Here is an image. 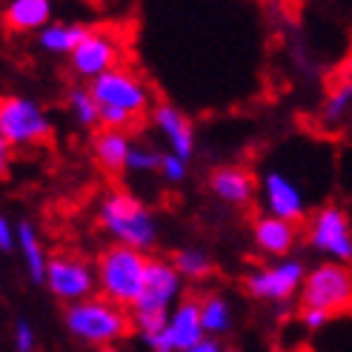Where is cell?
<instances>
[{"label": "cell", "instance_id": "f546056e", "mask_svg": "<svg viewBox=\"0 0 352 352\" xmlns=\"http://www.w3.org/2000/svg\"><path fill=\"white\" fill-rule=\"evenodd\" d=\"M184 352H226L223 346H221V341L218 338H204V341H198L195 346H189V349H184Z\"/></svg>", "mask_w": 352, "mask_h": 352}, {"label": "cell", "instance_id": "d4e9b609", "mask_svg": "<svg viewBox=\"0 0 352 352\" xmlns=\"http://www.w3.org/2000/svg\"><path fill=\"white\" fill-rule=\"evenodd\" d=\"M161 166H164V152H157L155 146H146V144H138L132 149V155H129L126 172H138V175L157 172V175H161Z\"/></svg>", "mask_w": 352, "mask_h": 352}, {"label": "cell", "instance_id": "cb8c5ba5", "mask_svg": "<svg viewBox=\"0 0 352 352\" xmlns=\"http://www.w3.org/2000/svg\"><path fill=\"white\" fill-rule=\"evenodd\" d=\"M69 112H72V118L78 120V126H83V129L98 126L100 123V107H98V100L92 98L89 86H78V89L69 92Z\"/></svg>", "mask_w": 352, "mask_h": 352}, {"label": "cell", "instance_id": "8992f818", "mask_svg": "<svg viewBox=\"0 0 352 352\" xmlns=\"http://www.w3.org/2000/svg\"><path fill=\"white\" fill-rule=\"evenodd\" d=\"M307 267L298 258H280L272 263L255 267L252 272H246L243 287L255 301H267V304H284L292 301L295 295H301V287L307 280Z\"/></svg>", "mask_w": 352, "mask_h": 352}, {"label": "cell", "instance_id": "7c38bea8", "mask_svg": "<svg viewBox=\"0 0 352 352\" xmlns=\"http://www.w3.org/2000/svg\"><path fill=\"white\" fill-rule=\"evenodd\" d=\"M184 275L175 270V263L166 258H149L146 263V280L144 292L135 309H152V312H172L184 301Z\"/></svg>", "mask_w": 352, "mask_h": 352}, {"label": "cell", "instance_id": "7a4b0ae2", "mask_svg": "<svg viewBox=\"0 0 352 352\" xmlns=\"http://www.w3.org/2000/svg\"><path fill=\"white\" fill-rule=\"evenodd\" d=\"M146 263H149L146 252L109 243L95 261L98 292L123 309H135V304L140 301V292H144Z\"/></svg>", "mask_w": 352, "mask_h": 352}, {"label": "cell", "instance_id": "484cf974", "mask_svg": "<svg viewBox=\"0 0 352 352\" xmlns=\"http://www.w3.org/2000/svg\"><path fill=\"white\" fill-rule=\"evenodd\" d=\"M186 172H189V164L184 161V157L172 155V152H164V166H161V178H164L166 184H184Z\"/></svg>", "mask_w": 352, "mask_h": 352}, {"label": "cell", "instance_id": "f1b7e54d", "mask_svg": "<svg viewBox=\"0 0 352 352\" xmlns=\"http://www.w3.org/2000/svg\"><path fill=\"white\" fill-rule=\"evenodd\" d=\"M17 246V226L0 212V252H12Z\"/></svg>", "mask_w": 352, "mask_h": 352}, {"label": "cell", "instance_id": "9a60e30c", "mask_svg": "<svg viewBox=\"0 0 352 352\" xmlns=\"http://www.w3.org/2000/svg\"><path fill=\"white\" fill-rule=\"evenodd\" d=\"M252 241L261 255L270 258H289L298 243V223H289L275 215H258L252 223Z\"/></svg>", "mask_w": 352, "mask_h": 352}, {"label": "cell", "instance_id": "4fadbf2b", "mask_svg": "<svg viewBox=\"0 0 352 352\" xmlns=\"http://www.w3.org/2000/svg\"><path fill=\"white\" fill-rule=\"evenodd\" d=\"M261 204H263V212L275 215V218H284L289 223H304L307 221V198H304V189L298 186L287 172L280 169H270L267 175L261 178Z\"/></svg>", "mask_w": 352, "mask_h": 352}, {"label": "cell", "instance_id": "d6986e66", "mask_svg": "<svg viewBox=\"0 0 352 352\" xmlns=\"http://www.w3.org/2000/svg\"><path fill=\"white\" fill-rule=\"evenodd\" d=\"M17 252H21V258H23V270H26L32 284H46L49 258H46V250H43V241H41L38 230H34L29 221L17 223Z\"/></svg>", "mask_w": 352, "mask_h": 352}, {"label": "cell", "instance_id": "5b68a950", "mask_svg": "<svg viewBox=\"0 0 352 352\" xmlns=\"http://www.w3.org/2000/svg\"><path fill=\"white\" fill-rule=\"evenodd\" d=\"M52 135V120L34 98L6 95L0 98V138L9 149L38 146Z\"/></svg>", "mask_w": 352, "mask_h": 352}, {"label": "cell", "instance_id": "2e32d148", "mask_svg": "<svg viewBox=\"0 0 352 352\" xmlns=\"http://www.w3.org/2000/svg\"><path fill=\"white\" fill-rule=\"evenodd\" d=\"M209 192L230 206H246L255 198L258 184L252 178V172L243 166H218L209 175Z\"/></svg>", "mask_w": 352, "mask_h": 352}, {"label": "cell", "instance_id": "5bb4252c", "mask_svg": "<svg viewBox=\"0 0 352 352\" xmlns=\"http://www.w3.org/2000/svg\"><path fill=\"white\" fill-rule=\"evenodd\" d=\"M152 126L166 140V152L184 157L186 164L192 161V155H195V129H192V120L175 103H155Z\"/></svg>", "mask_w": 352, "mask_h": 352}, {"label": "cell", "instance_id": "8fae6325", "mask_svg": "<svg viewBox=\"0 0 352 352\" xmlns=\"http://www.w3.org/2000/svg\"><path fill=\"white\" fill-rule=\"evenodd\" d=\"M206 338L204 324H201V304L195 298H184V301L169 312L166 327L157 336L140 338L152 352H184Z\"/></svg>", "mask_w": 352, "mask_h": 352}, {"label": "cell", "instance_id": "d6a6232c", "mask_svg": "<svg viewBox=\"0 0 352 352\" xmlns=\"http://www.w3.org/2000/svg\"><path fill=\"white\" fill-rule=\"evenodd\" d=\"M226 352H235V349H226Z\"/></svg>", "mask_w": 352, "mask_h": 352}, {"label": "cell", "instance_id": "e0dca14e", "mask_svg": "<svg viewBox=\"0 0 352 352\" xmlns=\"http://www.w3.org/2000/svg\"><path fill=\"white\" fill-rule=\"evenodd\" d=\"M135 144L129 132H120V129H100L92 138V155L103 172L118 175V172H126L129 166V155H132Z\"/></svg>", "mask_w": 352, "mask_h": 352}, {"label": "cell", "instance_id": "ba28073f", "mask_svg": "<svg viewBox=\"0 0 352 352\" xmlns=\"http://www.w3.org/2000/svg\"><path fill=\"white\" fill-rule=\"evenodd\" d=\"M89 92L98 100V107L120 109V112H126L132 118H140L152 107L149 86L140 80V75H135L126 66H118V69H112V72L95 78L89 83Z\"/></svg>", "mask_w": 352, "mask_h": 352}, {"label": "cell", "instance_id": "9c48e42d", "mask_svg": "<svg viewBox=\"0 0 352 352\" xmlns=\"http://www.w3.org/2000/svg\"><path fill=\"white\" fill-rule=\"evenodd\" d=\"M46 289L66 307L89 301V298L98 295V272L80 255H55V258H49Z\"/></svg>", "mask_w": 352, "mask_h": 352}, {"label": "cell", "instance_id": "603a6c76", "mask_svg": "<svg viewBox=\"0 0 352 352\" xmlns=\"http://www.w3.org/2000/svg\"><path fill=\"white\" fill-rule=\"evenodd\" d=\"M349 115H352V78H344L332 86V92L327 95L324 107H321V118L329 126H338Z\"/></svg>", "mask_w": 352, "mask_h": 352}, {"label": "cell", "instance_id": "7402d4cb", "mask_svg": "<svg viewBox=\"0 0 352 352\" xmlns=\"http://www.w3.org/2000/svg\"><path fill=\"white\" fill-rule=\"evenodd\" d=\"M172 263H175V270L184 275V280H206L215 270L209 252L198 250V246H184V250H178L172 255Z\"/></svg>", "mask_w": 352, "mask_h": 352}, {"label": "cell", "instance_id": "30bf717a", "mask_svg": "<svg viewBox=\"0 0 352 352\" xmlns=\"http://www.w3.org/2000/svg\"><path fill=\"white\" fill-rule=\"evenodd\" d=\"M120 58H123V43L118 34H112L109 29H89L80 46L69 55V66H72V72L80 80L92 83L95 78L118 69Z\"/></svg>", "mask_w": 352, "mask_h": 352}, {"label": "cell", "instance_id": "ac0fdd59", "mask_svg": "<svg viewBox=\"0 0 352 352\" xmlns=\"http://www.w3.org/2000/svg\"><path fill=\"white\" fill-rule=\"evenodd\" d=\"M52 0H6L3 23L17 34L43 32L52 23Z\"/></svg>", "mask_w": 352, "mask_h": 352}, {"label": "cell", "instance_id": "4316f807", "mask_svg": "<svg viewBox=\"0 0 352 352\" xmlns=\"http://www.w3.org/2000/svg\"><path fill=\"white\" fill-rule=\"evenodd\" d=\"M12 338H14V352H34V344H38V336H34V329L26 318L14 324Z\"/></svg>", "mask_w": 352, "mask_h": 352}, {"label": "cell", "instance_id": "3957f363", "mask_svg": "<svg viewBox=\"0 0 352 352\" xmlns=\"http://www.w3.org/2000/svg\"><path fill=\"white\" fill-rule=\"evenodd\" d=\"M63 327L69 336L89 346H115L120 338L129 336L132 315L126 309L107 301L103 295H95L89 301L69 304L63 312Z\"/></svg>", "mask_w": 352, "mask_h": 352}, {"label": "cell", "instance_id": "6da1fadb", "mask_svg": "<svg viewBox=\"0 0 352 352\" xmlns=\"http://www.w3.org/2000/svg\"><path fill=\"white\" fill-rule=\"evenodd\" d=\"M98 223L112 243L146 252L157 243V218L138 195L126 189H112L98 204Z\"/></svg>", "mask_w": 352, "mask_h": 352}, {"label": "cell", "instance_id": "1f68e13d", "mask_svg": "<svg viewBox=\"0 0 352 352\" xmlns=\"http://www.w3.org/2000/svg\"><path fill=\"white\" fill-rule=\"evenodd\" d=\"M98 352H118V349H115V346H100Z\"/></svg>", "mask_w": 352, "mask_h": 352}, {"label": "cell", "instance_id": "277c9868", "mask_svg": "<svg viewBox=\"0 0 352 352\" xmlns=\"http://www.w3.org/2000/svg\"><path fill=\"white\" fill-rule=\"evenodd\" d=\"M301 307L321 309L336 318L338 312L352 309V270L349 263L321 261L307 272L301 287Z\"/></svg>", "mask_w": 352, "mask_h": 352}, {"label": "cell", "instance_id": "44dd1931", "mask_svg": "<svg viewBox=\"0 0 352 352\" xmlns=\"http://www.w3.org/2000/svg\"><path fill=\"white\" fill-rule=\"evenodd\" d=\"M198 304H201V324L209 338H221L232 329V318H235L232 304L226 301L223 295H218V292L204 295V298H198Z\"/></svg>", "mask_w": 352, "mask_h": 352}, {"label": "cell", "instance_id": "ffe728a7", "mask_svg": "<svg viewBox=\"0 0 352 352\" xmlns=\"http://www.w3.org/2000/svg\"><path fill=\"white\" fill-rule=\"evenodd\" d=\"M89 26L83 23H49L43 32H38V46L49 55H72L86 38Z\"/></svg>", "mask_w": 352, "mask_h": 352}, {"label": "cell", "instance_id": "83f0119b", "mask_svg": "<svg viewBox=\"0 0 352 352\" xmlns=\"http://www.w3.org/2000/svg\"><path fill=\"white\" fill-rule=\"evenodd\" d=\"M301 327H307V329H312V332H318V329H324L329 321H332V315H327V312H321V309H309V307H301Z\"/></svg>", "mask_w": 352, "mask_h": 352}, {"label": "cell", "instance_id": "4dcf8cb0", "mask_svg": "<svg viewBox=\"0 0 352 352\" xmlns=\"http://www.w3.org/2000/svg\"><path fill=\"white\" fill-rule=\"evenodd\" d=\"M9 172V144L0 138V178H6Z\"/></svg>", "mask_w": 352, "mask_h": 352}, {"label": "cell", "instance_id": "52a82bcc", "mask_svg": "<svg viewBox=\"0 0 352 352\" xmlns=\"http://www.w3.org/2000/svg\"><path fill=\"white\" fill-rule=\"evenodd\" d=\"M307 241L315 252L336 263H352V223L344 206L324 204L307 221Z\"/></svg>", "mask_w": 352, "mask_h": 352}]
</instances>
